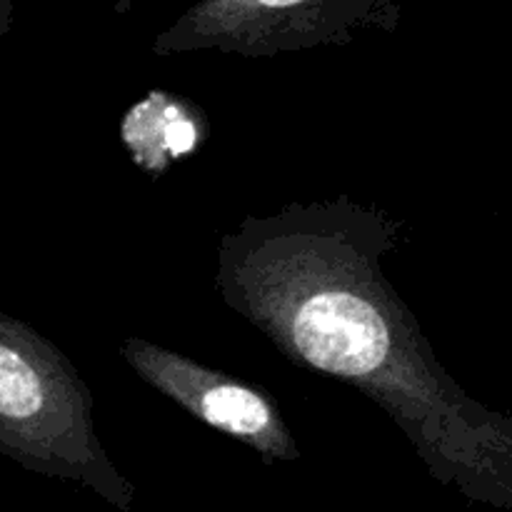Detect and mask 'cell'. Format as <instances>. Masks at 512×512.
I'll list each match as a JSON object with an SVG mask.
<instances>
[{"label": "cell", "mask_w": 512, "mask_h": 512, "mask_svg": "<svg viewBox=\"0 0 512 512\" xmlns=\"http://www.w3.org/2000/svg\"><path fill=\"white\" fill-rule=\"evenodd\" d=\"M210 133L208 115L190 98L150 90L120 120V140L130 160L148 175H165L180 160L193 158Z\"/></svg>", "instance_id": "5"}, {"label": "cell", "mask_w": 512, "mask_h": 512, "mask_svg": "<svg viewBox=\"0 0 512 512\" xmlns=\"http://www.w3.org/2000/svg\"><path fill=\"white\" fill-rule=\"evenodd\" d=\"M403 238V220L348 195L290 203L220 235L215 288L290 363L378 403L438 483L512 512V418L450 378L388 283Z\"/></svg>", "instance_id": "1"}, {"label": "cell", "mask_w": 512, "mask_h": 512, "mask_svg": "<svg viewBox=\"0 0 512 512\" xmlns=\"http://www.w3.org/2000/svg\"><path fill=\"white\" fill-rule=\"evenodd\" d=\"M125 363L140 380L218 433L253 448L265 463H295L300 448L268 390L205 368L185 355L143 338L120 345Z\"/></svg>", "instance_id": "4"}, {"label": "cell", "mask_w": 512, "mask_h": 512, "mask_svg": "<svg viewBox=\"0 0 512 512\" xmlns=\"http://www.w3.org/2000/svg\"><path fill=\"white\" fill-rule=\"evenodd\" d=\"M400 15L398 0H198L155 38L153 53L270 58L340 48L368 33H395Z\"/></svg>", "instance_id": "3"}, {"label": "cell", "mask_w": 512, "mask_h": 512, "mask_svg": "<svg viewBox=\"0 0 512 512\" xmlns=\"http://www.w3.org/2000/svg\"><path fill=\"white\" fill-rule=\"evenodd\" d=\"M0 450L23 468L73 480L120 510L135 488L95 433L93 395L63 350L0 313Z\"/></svg>", "instance_id": "2"}]
</instances>
